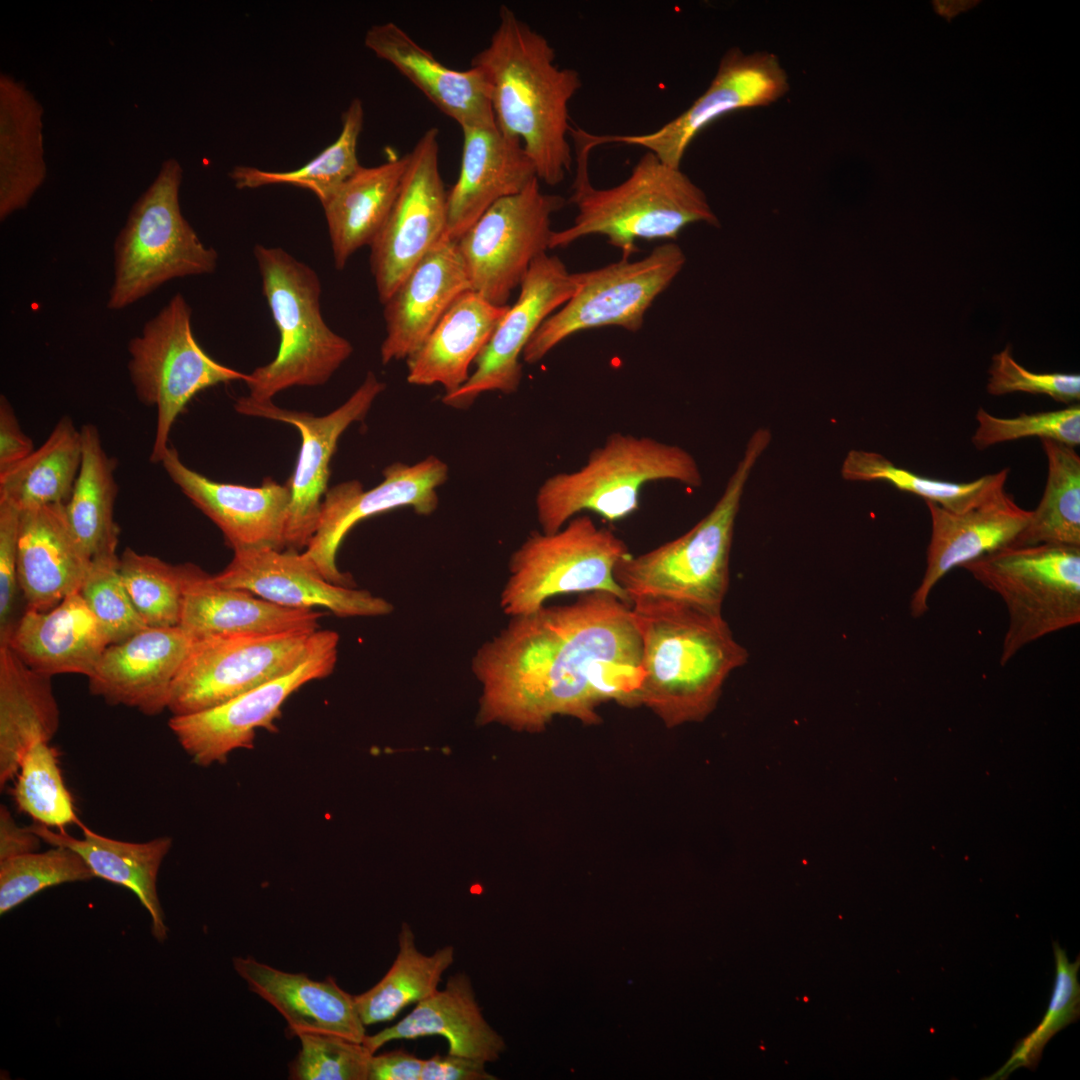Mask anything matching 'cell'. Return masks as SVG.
<instances>
[{"instance_id":"obj_1","label":"cell","mask_w":1080,"mask_h":1080,"mask_svg":"<svg viewBox=\"0 0 1080 1080\" xmlns=\"http://www.w3.org/2000/svg\"><path fill=\"white\" fill-rule=\"evenodd\" d=\"M477 720L526 732L556 716L601 722L600 705L640 706L641 640L631 605L606 592L510 617L471 659Z\"/></svg>"},{"instance_id":"obj_2","label":"cell","mask_w":1080,"mask_h":1080,"mask_svg":"<svg viewBox=\"0 0 1080 1080\" xmlns=\"http://www.w3.org/2000/svg\"><path fill=\"white\" fill-rule=\"evenodd\" d=\"M489 44L472 59L489 85L495 122L518 139L548 185L561 183L573 165L569 103L582 87L576 69L559 67L547 38L501 5Z\"/></svg>"},{"instance_id":"obj_3","label":"cell","mask_w":1080,"mask_h":1080,"mask_svg":"<svg viewBox=\"0 0 1080 1080\" xmlns=\"http://www.w3.org/2000/svg\"><path fill=\"white\" fill-rule=\"evenodd\" d=\"M631 613L641 640L640 706L667 728L703 721L728 676L748 660L722 616L665 598H638Z\"/></svg>"},{"instance_id":"obj_4","label":"cell","mask_w":1080,"mask_h":1080,"mask_svg":"<svg viewBox=\"0 0 1080 1080\" xmlns=\"http://www.w3.org/2000/svg\"><path fill=\"white\" fill-rule=\"evenodd\" d=\"M570 135L577 167L568 202L577 215L571 226L553 231L549 249L601 235L627 260L638 250L639 239H674L693 223L719 225L703 190L681 168L665 164L650 151L623 182L610 188L594 187L588 173L593 148L580 129L571 128Z\"/></svg>"},{"instance_id":"obj_5","label":"cell","mask_w":1080,"mask_h":1080,"mask_svg":"<svg viewBox=\"0 0 1080 1080\" xmlns=\"http://www.w3.org/2000/svg\"><path fill=\"white\" fill-rule=\"evenodd\" d=\"M770 441L767 429L752 434L721 497L688 532L640 555L630 553L617 563L614 577L630 602L665 598L721 612L729 587L730 551L742 495Z\"/></svg>"},{"instance_id":"obj_6","label":"cell","mask_w":1080,"mask_h":1080,"mask_svg":"<svg viewBox=\"0 0 1080 1080\" xmlns=\"http://www.w3.org/2000/svg\"><path fill=\"white\" fill-rule=\"evenodd\" d=\"M253 253L280 342L275 358L248 374L249 396L268 401L293 386L327 383L353 346L323 319L318 274L280 247L257 244Z\"/></svg>"},{"instance_id":"obj_7","label":"cell","mask_w":1080,"mask_h":1080,"mask_svg":"<svg viewBox=\"0 0 1080 1080\" xmlns=\"http://www.w3.org/2000/svg\"><path fill=\"white\" fill-rule=\"evenodd\" d=\"M660 480L689 487L702 484L696 460L682 447L613 433L581 468L557 473L540 486L535 507L541 531L554 533L583 511L609 522L622 520L639 508L643 486Z\"/></svg>"},{"instance_id":"obj_8","label":"cell","mask_w":1080,"mask_h":1080,"mask_svg":"<svg viewBox=\"0 0 1080 1080\" xmlns=\"http://www.w3.org/2000/svg\"><path fill=\"white\" fill-rule=\"evenodd\" d=\"M182 178L181 164L166 159L131 207L114 243L108 309H124L170 280L216 270V250L203 244L182 214Z\"/></svg>"},{"instance_id":"obj_9","label":"cell","mask_w":1080,"mask_h":1080,"mask_svg":"<svg viewBox=\"0 0 1080 1080\" xmlns=\"http://www.w3.org/2000/svg\"><path fill=\"white\" fill-rule=\"evenodd\" d=\"M961 568L1007 608L1001 666L1025 646L1080 623V547L1009 546Z\"/></svg>"},{"instance_id":"obj_10","label":"cell","mask_w":1080,"mask_h":1080,"mask_svg":"<svg viewBox=\"0 0 1080 1080\" xmlns=\"http://www.w3.org/2000/svg\"><path fill=\"white\" fill-rule=\"evenodd\" d=\"M629 554L621 538L588 515H576L554 533L534 531L509 559L500 607L512 617L531 613L557 595L591 592L610 593L631 605L614 577L617 563Z\"/></svg>"},{"instance_id":"obj_11","label":"cell","mask_w":1080,"mask_h":1080,"mask_svg":"<svg viewBox=\"0 0 1080 1080\" xmlns=\"http://www.w3.org/2000/svg\"><path fill=\"white\" fill-rule=\"evenodd\" d=\"M192 309L181 293L143 327L128 345V371L138 400L157 411L151 463L168 449L177 417L199 392L222 383L248 379L210 357L195 339Z\"/></svg>"},{"instance_id":"obj_12","label":"cell","mask_w":1080,"mask_h":1080,"mask_svg":"<svg viewBox=\"0 0 1080 1080\" xmlns=\"http://www.w3.org/2000/svg\"><path fill=\"white\" fill-rule=\"evenodd\" d=\"M685 262L682 248L669 242L642 259H621L578 273L577 291L536 330L522 353L523 360L537 363L563 340L583 330L616 326L639 331L646 311Z\"/></svg>"},{"instance_id":"obj_13","label":"cell","mask_w":1080,"mask_h":1080,"mask_svg":"<svg viewBox=\"0 0 1080 1080\" xmlns=\"http://www.w3.org/2000/svg\"><path fill=\"white\" fill-rule=\"evenodd\" d=\"M315 633L195 638L173 680L167 709L172 716L199 712L292 671L309 653Z\"/></svg>"},{"instance_id":"obj_14","label":"cell","mask_w":1080,"mask_h":1080,"mask_svg":"<svg viewBox=\"0 0 1080 1080\" xmlns=\"http://www.w3.org/2000/svg\"><path fill=\"white\" fill-rule=\"evenodd\" d=\"M539 182L494 203L456 241L472 290L496 306L508 305L533 261L549 249L552 215L565 205Z\"/></svg>"},{"instance_id":"obj_15","label":"cell","mask_w":1080,"mask_h":1080,"mask_svg":"<svg viewBox=\"0 0 1080 1080\" xmlns=\"http://www.w3.org/2000/svg\"><path fill=\"white\" fill-rule=\"evenodd\" d=\"M338 644L337 632L317 630L309 653L292 671L217 706L172 716L170 730L194 763L226 762L232 751L253 747L257 729H276L274 720L292 693L333 672Z\"/></svg>"},{"instance_id":"obj_16","label":"cell","mask_w":1080,"mask_h":1080,"mask_svg":"<svg viewBox=\"0 0 1080 1080\" xmlns=\"http://www.w3.org/2000/svg\"><path fill=\"white\" fill-rule=\"evenodd\" d=\"M439 152V130L429 128L408 153L395 203L370 246V268L382 304L445 237L447 191L439 169Z\"/></svg>"},{"instance_id":"obj_17","label":"cell","mask_w":1080,"mask_h":1080,"mask_svg":"<svg viewBox=\"0 0 1080 1080\" xmlns=\"http://www.w3.org/2000/svg\"><path fill=\"white\" fill-rule=\"evenodd\" d=\"M789 80L778 57L766 51H726L707 89L681 114L655 131L634 135L587 132L593 148L604 144L641 146L665 164L681 168L693 139L709 124L740 109L767 106L787 94Z\"/></svg>"},{"instance_id":"obj_18","label":"cell","mask_w":1080,"mask_h":1080,"mask_svg":"<svg viewBox=\"0 0 1080 1080\" xmlns=\"http://www.w3.org/2000/svg\"><path fill=\"white\" fill-rule=\"evenodd\" d=\"M384 389L385 383L373 372H368L354 393L341 406L324 416L283 409L272 400L259 401L250 396L236 400L234 408L238 413L293 425L301 435L297 463L288 481L291 502L285 529V549L298 551L307 547L319 522L322 497L328 491L329 464L337 442L353 422L365 418Z\"/></svg>"},{"instance_id":"obj_19","label":"cell","mask_w":1080,"mask_h":1080,"mask_svg":"<svg viewBox=\"0 0 1080 1080\" xmlns=\"http://www.w3.org/2000/svg\"><path fill=\"white\" fill-rule=\"evenodd\" d=\"M383 481L364 491L358 480L340 483L325 494L316 531L303 552L331 583L354 587L349 573L336 564L338 549L351 528L363 519L399 507L431 515L438 507L436 489L448 478L447 464L430 455L409 465L395 462L383 470Z\"/></svg>"},{"instance_id":"obj_20","label":"cell","mask_w":1080,"mask_h":1080,"mask_svg":"<svg viewBox=\"0 0 1080 1080\" xmlns=\"http://www.w3.org/2000/svg\"><path fill=\"white\" fill-rule=\"evenodd\" d=\"M578 287V273H570L557 256L544 253L537 257L520 285L516 302L508 307L475 359V370L458 390L444 394L442 401L454 408H467L485 392H516L522 380L519 359L527 343Z\"/></svg>"},{"instance_id":"obj_21","label":"cell","mask_w":1080,"mask_h":1080,"mask_svg":"<svg viewBox=\"0 0 1080 1080\" xmlns=\"http://www.w3.org/2000/svg\"><path fill=\"white\" fill-rule=\"evenodd\" d=\"M213 579L282 606L323 607L338 617L385 616L394 609L389 601L367 590L331 583L303 552L290 549L235 550L227 567Z\"/></svg>"},{"instance_id":"obj_22","label":"cell","mask_w":1080,"mask_h":1080,"mask_svg":"<svg viewBox=\"0 0 1080 1080\" xmlns=\"http://www.w3.org/2000/svg\"><path fill=\"white\" fill-rule=\"evenodd\" d=\"M160 463L186 497L217 525L234 551L285 549L291 502L288 482L281 485L271 477L258 487L216 482L187 467L170 446Z\"/></svg>"},{"instance_id":"obj_23","label":"cell","mask_w":1080,"mask_h":1080,"mask_svg":"<svg viewBox=\"0 0 1080 1080\" xmlns=\"http://www.w3.org/2000/svg\"><path fill=\"white\" fill-rule=\"evenodd\" d=\"M194 640L178 625L147 627L110 644L88 677L89 690L109 705L158 715L167 709L173 680Z\"/></svg>"},{"instance_id":"obj_24","label":"cell","mask_w":1080,"mask_h":1080,"mask_svg":"<svg viewBox=\"0 0 1080 1080\" xmlns=\"http://www.w3.org/2000/svg\"><path fill=\"white\" fill-rule=\"evenodd\" d=\"M925 503L930 515L931 534L926 569L910 600V612L914 618L927 612L929 596L946 574L1012 546L1031 516V510L1020 507L1006 491L963 512Z\"/></svg>"},{"instance_id":"obj_25","label":"cell","mask_w":1080,"mask_h":1080,"mask_svg":"<svg viewBox=\"0 0 1080 1080\" xmlns=\"http://www.w3.org/2000/svg\"><path fill=\"white\" fill-rule=\"evenodd\" d=\"M472 290L458 244L444 237L408 273L383 304V364L409 358L452 303Z\"/></svg>"},{"instance_id":"obj_26","label":"cell","mask_w":1080,"mask_h":1080,"mask_svg":"<svg viewBox=\"0 0 1080 1080\" xmlns=\"http://www.w3.org/2000/svg\"><path fill=\"white\" fill-rule=\"evenodd\" d=\"M459 176L447 191L445 237L457 241L494 203L537 178L522 143L496 123L461 127Z\"/></svg>"},{"instance_id":"obj_27","label":"cell","mask_w":1080,"mask_h":1080,"mask_svg":"<svg viewBox=\"0 0 1080 1080\" xmlns=\"http://www.w3.org/2000/svg\"><path fill=\"white\" fill-rule=\"evenodd\" d=\"M90 563L64 504L20 510L17 576L26 610L49 611L80 592Z\"/></svg>"},{"instance_id":"obj_28","label":"cell","mask_w":1080,"mask_h":1080,"mask_svg":"<svg viewBox=\"0 0 1080 1080\" xmlns=\"http://www.w3.org/2000/svg\"><path fill=\"white\" fill-rule=\"evenodd\" d=\"M364 44L460 127L496 123L489 85L479 68L447 67L393 22L371 26Z\"/></svg>"},{"instance_id":"obj_29","label":"cell","mask_w":1080,"mask_h":1080,"mask_svg":"<svg viewBox=\"0 0 1080 1080\" xmlns=\"http://www.w3.org/2000/svg\"><path fill=\"white\" fill-rule=\"evenodd\" d=\"M233 967L250 991L273 1006L286 1020L293 1036L304 1032L336 1034L363 1043L366 1026L354 995L334 978L318 981L304 973H290L251 956L234 957Z\"/></svg>"},{"instance_id":"obj_30","label":"cell","mask_w":1080,"mask_h":1080,"mask_svg":"<svg viewBox=\"0 0 1080 1080\" xmlns=\"http://www.w3.org/2000/svg\"><path fill=\"white\" fill-rule=\"evenodd\" d=\"M324 614L282 606L246 590L219 585L188 563L179 626L194 638L227 634L314 632Z\"/></svg>"},{"instance_id":"obj_31","label":"cell","mask_w":1080,"mask_h":1080,"mask_svg":"<svg viewBox=\"0 0 1080 1080\" xmlns=\"http://www.w3.org/2000/svg\"><path fill=\"white\" fill-rule=\"evenodd\" d=\"M30 668L53 677H89L110 642L80 592L55 608L25 610L7 643Z\"/></svg>"},{"instance_id":"obj_32","label":"cell","mask_w":1080,"mask_h":1080,"mask_svg":"<svg viewBox=\"0 0 1080 1080\" xmlns=\"http://www.w3.org/2000/svg\"><path fill=\"white\" fill-rule=\"evenodd\" d=\"M425 1036H442L448 1042V1053L486 1063L497 1061L506 1048L503 1037L484 1018L471 979L464 972L450 976L442 990L418 1002L396 1024L366 1035L363 1044L375 1054L388 1042Z\"/></svg>"},{"instance_id":"obj_33","label":"cell","mask_w":1080,"mask_h":1080,"mask_svg":"<svg viewBox=\"0 0 1080 1080\" xmlns=\"http://www.w3.org/2000/svg\"><path fill=\"white\" fill-rule=\"evenodd\" d=\"M508 307L496 306L473 290L462 293L406 359L408 383L440 384L445 394L458 390Z\"/></svg>"},{"instance_id":"obj_34","label":"cell","mask_w":1080,"mask_h":1080,"mask_svg":"<svg viewBox=\"0 0 1080 1080\" xmlns=\"http://www.w3.org/2000/svg\"><path fill=\"white\" fill-rule=\"evenodd\" d=\"M44 107L27 85L0 74V220L26 208L47 178Z\"/></svg>"},{"instance_id":"obj_35","label":"cell","mask_w":1080,"mask_h":1080,"mask_svg":"<svg viewBox=\"0 0 1080 1080\" xmlns=\"http://www.w3.org/2000/svg\"><path fill=\"white\" fill-rule=\"evenodd\" d=\"M50 676L26 665L8 644H0V788L19 771L28 749L50 742L60 711Z\"/></svg>"},{"instance_id":"obj_36","label":"cell","mask_w":1080,"mask_h":1080,"mask_svg":"<svg viewBox=\"0 0 1080 1080\" xmlns=\"http://www.w3.org/2000/svg\"><path fill=\"white\" fill-rule=\"evenodd\" d=\"M28 827L42 841L77 852L95 877L132 891L150 916L154 938L159 942L167 939L168 927L158 896L157 879L160 866L172 846L170 837L128 842L105 837L82 824L83 838H75L64 830L55 832L37 822Z\"/></svg>"},{"instance_id":"obj_37","label":"cell","mask_w":1080,"mask_h":1080,"mask_svg":"<svg viewBox=\"0 0 1080 1080\" xmlns=\"http://www.w3.org/2000/svg\"><path fill=\"white\" fill-rule=\"evenodd\" d=\"M408 153L373 166H360L321 204L335 268L342 270L363 246H371L397 198Z\"/></svg>"},{"instance_id":"obj_38","label":"cell","mask_w":1080,"mask_h":1080,"mask_svg":"<svg viewBox=\"0 0 1080 1080\" xmlns=\"http://www.w3.org/2000/svg\"><path fill=\"white\" fill-rule=\"evenodd\" d=\"M80 431L81 466L65 511L75 536L92 559L116 554L118 546L116 461L105 452L95 425L85 424Z\"/></svg>"},{"instance_id":"obj_39","label":"cell","mask_w":1080,"mask_h":1080,"mask_svg":"<svg viewBox=\"0 0 1080 1080\" xmlns=\"http://www.w3.org/2000/svg\"><path fill=\"white\" fill-rule=\"evenodd\" d=\"M81 460V431L70 417L63 416L38 449L0 472V501L20 510L65 505L72 494Z\"/></svg>"},{"instance_id":"obj_40","label":"cell","mask_w":1080,"mask_h":1080,"mask_svg":"<svg viewBox=\"0 0 1080 1080\" xmlns=\"http://www.w3.org/2000/svg\"><path fill=\"white\" fill-rule=\"evenodd\" d=\"M454 959L455 949L450 945L431 955L420 952L410 925L402 923L398 952L391 967L373 987L354 995L364 1025L391 1021L408 1005L432 995Z\"/></svg>"},{"instance_id":"obj_41","label":"cell","mask_w":1080,"mask_h":1080,"mask_svg":"<svg viewBox=\"0 0 1080 1080\" xmlns=\"http://www.w3.org/2000/svg\"><path fill=\"white\" fill-rule=\"evenodd\" d=\"M841 475L848 481L886 482L940 507L963 512L1002 494L1009 469L987 474L968 482H952L923 476L899 467L885 456L871 451L851 450L846 455Z\"/></svg>"},{"instance_id":"obj_42","label":"cell","mask_w":1080,"mask_h":1080,"mask_svg":"<svg viewBox=\"0 0 1080 1080\" xmlns=\"http://www.w3.org/2000/svg\"><path fill=\"white\" fill-rule=\"evenodd\" d=\"M1040 441L1048 467L1044 492L1012 546L1080 547V457L1074 447Z\"/></svg>"},{"instance_id":"obj_43","label":"cell","mask_w":1080,"mask_h":1080,"mask_svg":"<svg viewBox=\"0 0 1080 1080\" xmlns=\"http://www.w3.org/2000/svg\"><path fill=\"white\" fill-rule=\"evenodd\" d=\"M363 121L362 101L355 98L342 115V129L337 139L309 162L290 171H266L238 165L229 172V177L238 189L279 184L296 186L311 191L323 204L361 166L357 147Z\"/></svg>"},{"instance_id":"obj_44","label":"cell","mask_w":1080,"mask_h":1080,"mask_svg":"<svg viewBox=\"0 0 1080 1080\" xmlns=\"http://www.w3.org/2000/svg\"><path fill=\"white\" fill-rule=\"evenodd\" d=\"M119 569L135 608L149 627L179 625L188 563L171 565L126 548Z\"/></svg>"},{"instance_id":"obj_45","label":"cell","mask_w":1080,"mask_h":1080,"mask_svg":"<svg viewBox=\"0 0 1080 1080\" xmlns=\"http://www.w3.org/2000/svg\"><path fill=\"white\" fill-rule=\"evenodd\" d=\"M13 798L19 811L49 828L81 825L63 781L58 752L48 742L34 743L22 758Z\"/></svg>"},{"instance_id":"obj_46","label":"cell","mask_w":1080,"mask_h":1080,"mask_svg":"<svg viewBox=\"0 0 1080 1080\" xmlns=\"http://www.w3.org/2000/svg\"><path fill=\"white\" fill-rule=\"evenodd\" d=\"M94 877L84 859L63 846L0 861V913L5 914L48 887Z\"/></svg>"},{"instance_id":"obj_47","label":"cell","mask_w":1080,"mask_h":1080,"mask_svg":"<svg viewBox=\"0 0 1080 1080\" xmlns=\"http://www.w3.org/2000/svg\"><path fill=\"white\" fill-rule=\"evenodd\" d=\"M1055 980L1047 1011L1038 1026L1020 1039L1007 1062L989 1079H1006L1020 1067L1034 1068L1047 1042L1080 1015V957L1070 962L1058 942L1053 943Z\"/></svg>"},{"instance_id":"obj_48","label":"cell","mask_w":1080,"mask_h":1080,"mask_svg":"<svg viewBox=\"0 0 1080 1080\" xmlns=\"http://www.w3.org/2000/svg\"><path fill=\"white\" fill-rule=\"evenodd\" d=\"M119 566L120 558L116 554L92 558L80 589L110 644L122 642L149 627L125 588Z\"/></svg>"},{"instance_id":"obj_49","label":"cell","mask_w":1080,"mask_h":1080,"mask_svg":"<svg viewBox=\"0 0 1080 1080\" xmlns=\"http://www.w3.org/2000/svg\"><path fill=\"white\" fill-rule=\"evenodd\" d=\"M975 419L977 426L971 442L978 450L1030 437L1049 439L1074 448L1080 444V406L1076 403L1058 410L1022 413L1011 418L994 416L979 407Z\"/></svg>"},{"instance_id":"obj_50","label":"cell","mask_w":1080,"mask_h":1080,"mask_svg":"<svg viewBox=\"0 0 1080 1080\" xmlns=\"http://www.w3.org/2000/svg\"><path fill=\"white\" fill-rule=\"evenodd\" d=\"M289 1064L293 1080H368L372 1053L363 1043L329 1034L304 1032Z\"/></svg>"},{"instance_id":"obj_51","label":"cell","mask_w":1080,"mask_h":1080,"mask_svg":"<svg viewBox=\"0 0 1080 1080\" xmlns=\"http://www.w3.org/2000/svg\"><path fill=\"white\" fill-rule=\"evenodd\" d=\"M988 373L987 392L994 396L1015 392L1041 394L1068 405L1080 399L1079 374L1031 372L1015 361L1010 345L993 355Z\"/></svg>"},{"instance_id":"obj_52","label":"cell","mask_w":1080,"mask_h":1080,"mask_svg":"<svg viewBox=\"0 0 1080 1080\" xmlns=\"http://www.w3.org/2000/svg\"><path fill=\"white\" fill-rule=\"evenodd\" d=\"M20 509L0 501V644L8 642L14 627L19 584L17 576Z\"/></svg>"},{"instance_id":"obj_53","label":"cell","mask_w":1080,"mask_h":1080,"mask_svg":"<svg viewBox=\"0 0 1080 1080\" xmlns=\"http://www.w3.org/2000/svg\"><path fill=\"white\" fill-rule=\"evenodd\" d=\"M486 1062L466 1056L435 1054L424 1060L421 1080H495Z\"/></svg>"},{"instance_id":"obj_54","label":"cell","mask_w":1080,"mask_h":1080,"mask_svg":"<svg viewBox=\"0 0 1080 1080\" xmlns=\"http://www.w3.org/2000/svg\"><path fill=\"white\" fill-rule=\"evenodd\" d=\"M32 440L22 431L8 399L0 397V472L26 459L33 451Z\"/></svg>"},{"instance_id":"obj_55","label":"cell","mask_w":1080,"mask_h":1080,"mask_svg":"<svg viewBox=\"0 0 1080 1080\" xmlns=\"http://www.w3.org/2000/svg\"><path fill=\"white\" fill-rule=\"evenodd\" d=\"M424 1060L404 1050L373 1054L368 1080H421Z\"/></svg>"},{"instance_id":"obj_56","label":"cell","mask_w":1080,"mask_h":1080,"mask_svg":"<svg viewBox=\"0 0 1080 1080\" xmlns=\"http://www.w3.org/2000/svg\"><path fill=\"white\" fill-rule=\"evenodd\" d=\"M42 839L28 826L21 827L4 804L0 806V861L36 852Z\"/></svg>"}]
</instances>
